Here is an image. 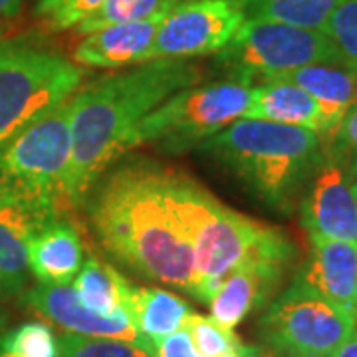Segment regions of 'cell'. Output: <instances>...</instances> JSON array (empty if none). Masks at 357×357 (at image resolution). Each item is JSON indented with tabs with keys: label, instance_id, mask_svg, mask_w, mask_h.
<instances>
[{
	"label": "cell",
	"instance_id": "cell-24",
	"mask_svg": "<svg viewBox=\"0 0 357 357\" xmlns=\"http://www.w3.org/2000/svg\"><path fill=\"white\" fill-rule=\"evenodd\" d=\"M0 356L60 357V337L44 321H24L0 335Z\"/></svg>",
	"mask_w": 357,
	"mask_h": 357
},
{
	"label": "cell",
	"instance_id": "cell-31",
	"mask_svg": "<svg viewBox=\"0 0 357 357\" xmlns=\"http://www.w3.org/2000/svg\"><path fill=\"white\" fill-rule=\"evenodd\" d=\"M241 357H280L278 351H274L268 345H243Z\"/></svg>",
	"mask_w": 357,
	"mask_h": 357
},
{
	"label": "cell",
	"instance_id": "cell-30",
	"mask_svg": "<svg viewBox=\"0 0 357 357\" xmlns=\"http://www.w3.org/2000/svg\"><path fill=\"white\" fill-rule=\"evenodd\" d=\"M333 139H337L340 147H342V151H347V153H351L354 157H356V163H354V167H351V171L356 173L357 171V98H356V102L351 103L349 112L345 114L344 121H342L340 129L335 131Z\"/></svg>",
	"mask_w": 357,
	"mask_h": 357
},
{
	"label": "cell",
	"instance_id": "cell-33",
	"mask_svg": "<svg viewBox=\"0 0 357 357\" xmlns=\"http://www.w3.org/2000/svg\"><path fill=\"white\" fill-rule=\"evenodd\" d=\"M328 357H357V335L349 337L347 342L340 345L335 351H332Z\"/></svg>",
	"mask_w": 357,
	"mask_h": 357
},
{
	"label": "cell",
	"instance_id": "cell-9",
	"mask_svg": "<svg viewBox=\"0 0 357 357\" xmlns=\"http://www.w3.org/2000/svg\"><path fill=\"white\" fill-rule=\"evenodd\" d=\"M357 314L294 284L266 307L258 333L278 354L330 356L356 335Z\"/></svg>",
	"mask_w": 357,
	"mask_h": 357
},
{
	"label": "cell",
	"instance_id": "cell-38",
	"mask_svg": "<svg viewBox=\"0 0 357 357\" xmlns=\"http://www.w3.org/2000/svg\"><path fill=\"white\" fill-rule=\"evenodd\" d=\"M0 357H4V356H0Z\"/></svg>",
	"mask_w": 357,
	"mask_h": 357
},
{
	"label": "cell",
	"instance_id": "cell-21",
	"mask_svg": "<svg viewBox=\"0 0 357 357\" xmlns=\"http://www.w3.org/2000/svg\"><path fill=\"white\" fill-rule=\"evenodd\" d=\"M77 296L82 304L103 316H115L126 312L128 314L131 284L119 274L112 264L102 262L96 256H89L74 280Z\"/></svg>",
	"mask_w": 357,
	"mask_h": 357
},
{
	"label": "cell",
	"instance_id": "cell-10",
	"mask_svg": "<svg viewBox=\"0 0 357 357\" xmlns=\"http://www.w3.org/2000/svg\"><path fill=\"white\" fill-rule=\"evenodd\" d=\"M244 20L241 0H183L159 22L153 60L218 54Z\"/></svg>",
	"mask_w": 357,
	"mask_h": 357
},
{
	"label": "cell",
	"instance_id": "cell-20",
	"mask_svg": "<svg viewBox=\"0 0 357 357\" xmlns=\"http://www.w3.org/2000/svg\"><path fill=\"white\" fill-rule=\"evenodd\" d=\"M192 310L177 294L161 288H131L128 314L135 330L153 344L183 328Z\"/></svg>",
	"mask_w": 357,
	"mask_h": 357
},
{
	"label": "cell",
	"instance_id": "cell-2",
	"mask_svg": "<svg viewBox=\"0 0 357 357\" xmlns=\"http://www.w3.org/2000/svg\"><path fill=\"white\" fill-rule=\"evenodd\" d=\"M201 70L185 60H151L100 77L72 98V169L70 201L76 208L121 155L141 119L175 96L192 88Z\"/></svg>",
	"mask_w": 357,
	"mask_h": 357
},
{
	"label": "cell",
	"instance_id": "cell-11",
	"mask_svg": "<svg viewBox=\"0 0 357 357\" xmlns=\"http://www.w3.org/2000/svg\"><path fill=\"white\" fill-rule=\"evenodd\" d=\"M307 234L357 244L354 171L337 153H321L300 204Z\"/></svg>",
	"mask_w": 357,
	"mask_h": 357
},
{
	"label": "cell",
	"instance_id": "cell-28",
	"mask_svg": "<svg viewBox=\"0 0 357 357\" xmlns=\"http://www.w3.org/2000/svg\"><path fill=\"white\" fill-rule=\"evenodd\" d=\"M103 0H38L36 18L48 32H62L82 24L96 13Z\"/></svg>",
	"mask_w": 357,
	"mask_h": 357
},
{
	"label": "cell",
	"instance_id": "cell-35",
	"mask_svg": "<svg viewBox=\"0 0 357 357\" xmlns=\"http://www.w3.org/2000/svg\"><path fill=\"white\" fill-rule=\"evenodd\" d=\"M4 328H6V318H4V314L0 312V335L4 333Z\"/></svg>",
	"mask_w": 357,
	"mask_h": 357
},
{
	"label": "cell",
	"instance_id": "cell-19",
	"mask_svg": "<svg viewBox=\"0 0 357 357\" xmlns=\"http://www.w3.org/2000/svg\"><path fill=\"white\" fill-rule=\"evenodd\" d=\"M244 117L324 133V119L316 100L292 82L278 77L264 79L252 88V102Z\"/></svg>",
	"mask_w": 357,
	"mask_h": 357
},
{
	"label": "cell",
	"instance_id": "cell-37",
	"mask_svg": "<svg viewBox=\"0 0 357 357\" xmlns=\"http://www.w3.org/2000/svg\"><path fill=\"white\" fill-rule=\"evenodd\" d=\"M356 335H357V330H356Z\"/></svg>",
	"mask_w": 357,
	"mask_h": 357
},
{
	"label": "cell",
	"instance_id": "cell-3",
	"mask_svg": "<svg viewBox=\"0 0 357 357\" xmlns=\"http://www.w3.org/2000/svg\"><path fill=\"white\" fill-rule=\"evenodd\" d=\"M163 192L191 243L197 274L195 298L204 304L246 260L272 252H296L280 229L232 211L183 173L163 169Z\"/></svg>",
	"mask_w": 357,
	"mask_h": 357
},
{
	"label": "cell",
	"instance_id": "cell-34",
	"mask_svg": "<svg viewBox=\"0 0 357 357\" xmlns=\"http://www.w3.org/2000/svg\"><path fill=\"white\" fill-rule=\"evenodd\" d=\"M286 357H328V356H319V354H290Z\"/></svg>",
	"mask_w": 357,
	"mask_h": 357
},
{
	"label": "cell",
	"instance_id": "cell-17",
	"mask_svg": "<svg viewBox=\"0 0 357 357\" xmlns=\"http://www.w3.org/2000/svg\"><path fill=\"white\" fill-rule=\"evenodd\" d=\"M30 272L44 286H66L84 266V241L68 217L54 218L30 238Z\"/></svg>",
	"mask_w": 357,
	"mask_h": 357
},
{
	"label": "cell",
	"instance_id": "cell-6",
	"mask_svg": "<svg viewBox=\"0 0 357 357\" xmlns=\"http://www.w3.org/2000/svg\"><path fill=\"white\" fill-rule=\"evenodd\" d=\"M72 169V100L0 145V181L68 217Z\"/></svg>",
	"mask_w": 357,
	"mask_h": 357
},
{
	"label": "cell",
	"instance_id": "cell-13",
	"mask_svg": "<svg viewBox=\"0 0 357 357\" xmlns=\"http://www.w3.org/2000/svg\"><path fill=\"white\" fill-rule=\"evenodd\" d=\"M296 252H272L246 260L234 268L208 302L211 318L234 330L248 314L262 310L274 296Z\"/></svg>",
	"mask_w": 357,
	"mask_h": 357
},
{
	"label": "cell",
	"instance_id": "cell-36",
	"mask_svg": "<svg viewBox=\"0 0 357 357\" xmlns=\"http://www.w3.org/2000/svg\"><path fill=\"white\" fill-rule=\"evenodd\" d=\"M354 195H356V203H357V173H354Z\"/></svg>",
	"mask_w": 357,
	"mask_h": 357
},
{
	"label": "cell",
	"instance_id": "cell-12",
	"mask_svg": "<svg viewBox=\"0 0 357 357\" xmlns=\"http://www.w3.org/2000/svg\"><path fill=\"white\" fill-rule=\"evenodd\" d=\"M56 208L0 181V302L22 296L30 278V238L54 218Z\"/></svg>",
	"mask_w": 357,
	"mask_h": 357
},
{
	"label": "cell",
	"instance_id": "cell-22",
	"mask_svg": "<svg viewBox=\"0 0 357 357\" xmlns=\"http://www.w3.org/2000/svg\"><path fill=\"white\" fill-rule=\"evenodd\" d=\"M344 0H241L246 18L321 30Z\"/></svg>",
	"mask_w": 357,
	"mask_h": 357
},
{
	"label": "cell",
	"instance_id": "cell-8",
	"mask_svg": "<svg viewBox=\"0 0 357 357\" xmlns=\"http://www.w3.org/2000/svg\"><path fill=\"white\" fill-rule=\"evenodd\" d=\"M218 64L230 79L255 86V79L264 82L304 66H340V62L321 30L246 18L232 40L218 52Z\"/></svg>",
	"mask_w": 357,
	"mask_h": 357
},
{
	"label": "cell",
	"instance_id": "cell-7",
	"mask_svg": "<svg viewBox=\"0 0 357 357\" xmlns=\"http://www.w3.org/2000/svg\"><path fill=\"white\" fill-rule=\"evenodd\" d=\"M252 88L246 82L222 79L203 88H187L155 107L133 129L129 149L155 143L165 153H183L243 119L250 102Z\"/></svg>",
	"mask_w": 357,
	"mask_h": 357
},
{
	"label": "cell",
	"instance_id": "cell-32",
	"mask_svg": "<svg viewBox=\"0 0 357 357\" xmlns=\"http://www.w3.org/2000/svg\"><path fill=\"white\" fill-rule=\"evenodd\" d=\"M26 0H0V20L2 18H13L20 13Z\"/></svg>",
	"mask_w": 357,
	"mask_h": 357
},
{
	"label": "cell",
	"instance_id": "cell-4",
	"mask_svg": "<svg viewBox=\"0 0 357 357\" xmlns=\"http://www.w3.org/2000/svg\"><path fill=\"white\" fill-rule=\"evenodd\" d=\"M268 206L288 213L294 197L321 157V135L312 129L236 119L201 145Z\"/></svg>",
	"mask_w": 357,
	"mask_h": 357
},
{
	"label": "cell",
	"instance_id": "cell-1",
	"mask_svg": "<svg viewBox=\"0 0 357 357\" xmlns=\"http://www.w3.org/2000/svg\"><path fill=\"white\" fill-rule=\"evenodd\" d=\"M89 192V225L103 250L143 278L195 298V255L165 201L163 167L129 161Z\"/></svg>",
	"mask_w": 357,
	"mask_h": 357
},
{
	"label": "cell",
	"instance_id": "cell-5",
	"mask_svg": "<svg viewBox=\"0 0 357 357\" xmlns=\"http://www.w3.org/2000/svg\"><path fill=\"white\" fill-rule=\"evenodd\" d=\"M84 70L32 40L0 42V145L82 88Z\"/></svg>",
	"mask_w": 357,
	"mask_h": 357
},
{
	"label": "cell",
	"instance_id": "cell-16",
	"mask_svg": "<svg viewBox=\"0 0 357 357\" xmlns=\"http://www.w3.org/2000/svg\"><path fill=\"white\" fill-rule=\"evenodd\" d=\"M161 20L103 26L84 34L74 48L72 60L84 68H129L153 60L157 28Z\"/></svg>",
	"mask_w": 357,
	"mask_h": 357
},
{
	"label": "cell",
	"instance_id": "cell-27",
	"mask_svg": "<svg viewBox=\"0 0 357 357\" xmlns=\"http://www.w3.org/2000/svg\"><path fill=\"white\" fill-rule=\"evenodd\" d=\"M183 330L191 335L195 349L203 357H220L230 351H238L244 345L234 330L220 326L211 316H201L195 312L187 316Z\"/></svg>",
	"mask_w": 357,
	"mask_h": 357
},
{
	"label": "cell",
	"instance_id": "cell-25",
	"mask_svg": "<svg viewBox=\"0 0 357 357\" xmlns=\"http://www.w3.org/2000/svg\"><path fill=\"white\" fill-rule=\"evenodd\" d=\"M60 357H155L151 345L64 333L60 337Z\"/></svg>",
	"mask_w": 357,
	"mask_h": 357
},
{
	"label": "cell",
	"instance_id": "cell-26",
	"mask_svg": "<svg viewBox=\"0 0 357 357\" xmlns=\"http://www.w3.org/2000/svg\"><path fill=\"white\" fill-rule=\"evenodd\" d=\"M340 66L357 72V0H344L321 28Z\"/></svg>",
	"mask_w": 357,
	"mask_h": 357
},
{
	"label": "cell",
	"instance_id": "cell-15",
	"mask_svg": "<svg viewBox=\"0 0 357 357\" xmlns=\"http://www.w3.org/2000/svg\"><path fill=\"white\" fill-rule=\"evenodd\" d=\"M310 255L294 284L357 314V244L310 234Z\"/></svg>",
	"mask_w": 357,
	"mask_h": 357
},
{
	"label": "cell",
	"instance_id": "cell-39",
	"mask_svg": "<svg viewBox=\"0 0 357 357\" xmlns=\"http://www.w3.org/2000/svg\"><path fill=\"white\" fill-rule=\"evenodd\" d=\"M356 173H357V171H356Z\"/></svg>",
	"mask_w": 357,
	"mask_h": 357
},
{
	"label": "cell",
	"instance_id": "cell-14",
	"mask_svg": "<svg viewBox=\"0 0 357 357\" xmlns=\"http://www.w3.org/2000/svg\"><path fill=\"white\" fill-rule=\"evenodd\" d=\"M22 302L38 316L62 328L66 333H76L86 337H114V340L151 345L135 330L129 314L121 312L115 316H103L89 310L82 304L72 284L66 286L40 284L22 296Z\"/></svg>",
	"mask_w": 357,
	"mask_h": 357
},
{
	"label": "cell",
	"instance_id": "cell-23",
	"mask_svg": "<svg viewBox=\"0 0 357 357\" xmlns=\"http://www.w3.org/2000/svg\"><path fill=\"white\" fill-rule=\"evenodd\" d=\"M183 0H103L102 6L77 24L76 30L84 36L103 26L163 20Z\"/></svg>",
	"mask_w": 357,
	"mask_h": 357
},
{
	"label": "cell",
	"instance_id": "cell-18",
	"mask_svg": "<svg viewBox=\"0 0 357 357\" xmlns=\"http://www.w3.org/2000/svg\"><path fill=\"white\" fill-rule=\"evenodd\" d=\"M278 79L292 82L298 88L307 91L318 103L324 133L321 137H332L340 129L345 114L357 98V72H351L344 66L312 64L298 68L292 72H284ZM270 79V77H268Z\"/></svg>",
	"mask_w": 357,
	"mask_h": 357
},
{
	"label": "cell",
	"instance_id": "cell-29",
	"mask_svg": "<svg viewBox=\"0 0 357 357\" xmlns=\"http://www.w3.org/2000/svg\"><path fill=\"white\" fill-rule=\"evenodd\" d=\"M155 357H203L191 342V335L187 330H177L167 337H161L151 344Z\"/></svg>",
	"mask_w": 357,
	"mask_h": 357
}]
</instances>
